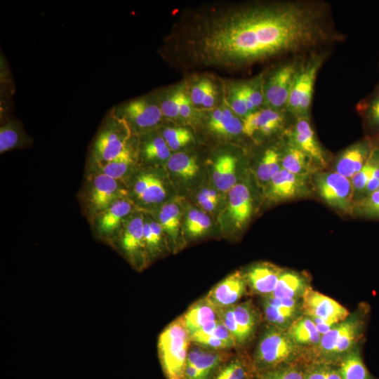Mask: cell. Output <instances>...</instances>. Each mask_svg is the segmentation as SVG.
<instances>
[{
	"mask_svg": "<svg viewBox=\"0 0 379 379\" xmlns=\"http://www.w3.org/2000/svg\"><path fill=\"white\" fill-rule=\"evenodd\" d=\"M229 104L231 109L239 116L246 117L249 113L241 85L233 86L230 91Z\"/></svg>",
	"mask_w": 379,
	"mask_h": 379,
	"instance_id": "b9f144b4",
	"label": "cell"
},
{
	"mask_svg": "<svg viewBox=\"0 0 379 379\" xmlns=\"http://www.w3.org/2000/svg\"><path fill=\"white\" fill-rule=\"evenodd\" d=\"M305 379H326L325 368H319L312 371L306 375Z\"/></svg>",
	"mask_w": 379,
	"mask_h": 379,
	"instance_id": "94428289",
	"label": "cell"
},
{
	"mask_svg": "<svg viewBox=\"0 0 379 379\" xmlns=\"http://www.w3.org/2000/svg\"><path fill=\"white\" fill-rule=\"evenodd\" d=\"M253 364L242 357L229 359L217 371L212 379H254Z\"/></svg>",
	"mask_w": 379,
	"mask_h": 379,
	"instance_id": "83f0119b",
	"label": "cell"
},
{
	"mask_svg": "<svg viewBox=\"0 0 379 379\" xmlns=\"http://www.w3.org/2000/svg\"><path fill=\"white\" fill-rule=\"evenodd\" d=\"M279 153L272 149H267L258 165L257 174L261 182H267L281 170Z\"/></svg>",
	"mask_w": 379,
	"mask_h": 379,
	"instance_id": "e575fe53",
	"label": "cell"
},
{
	"mask_svg": "<svg viewBox=\"0 0 379 379\" xmlns=\"http://www.w3.org/2000/svg\"><path fill=\"white\" fill-rule=\"evenodd\" d=\"M243 124L236 117L227 119L223 117L220 122L211 130L222 135H236L242 132Z\"/></svg>",
	"mask_w": 379,
	"mask_h": 379,
	"instance_id": "7bdbcfd3",
	"label": "cell"
},
{
	"mask_svg": "<svg viewBox=\"0 0 379 379\" xmlns=\"http://www.w3.org/2000/svg\"><path fill=\"white\" fill-rule=\"evenodd\" d=\"M378 192H379V189H378Z\"/></svg>",
	"mask_w": 379,
	"mask_h": 379,
	"instance_id": "e7e4bbea",
	"label": "cell"
},
{
	"mask_svg": "<svg viewBox=\"0 0 379 379\" xmlns=\"http://www.w3.org/2000/svg\"><path fill=\"white\" fill-rule=\"evenodd\" d=\"M305 178L281 168L270 181L268 197L273 201H282L305 194Z\"/></svg>",
	"mask_w": 379,
	"mask_h": 379,
	"instance_id": "2e32d148",
	"label": "cell"
},
{
	"mask_svg": "<svg viewBox=\"0 0 379 379\" xmlns=\"http://www.w3.org/2000/svg\"><path fill=\"white\" fill-rule=\"evenodd\" d=\"M162 137L173 150L186 145L192 139L191 133L183 128H167L163 131Z\"/></svg>",
	"mask_w": 379,
	"mask_h": 379,
	"instance_id": "8d00e7d4",
	"label": "cell"
},
{
	"mask_svg": "<svg viewBox=\"0 0 379 379\" xmlns=\"http://www.w3.org/2000/svg\"><path fill=\"white\" fill-rule=\"evenodd\" d=\"M284 122V116L278 110L272 108L255 110L244 117L242 132L252 136L259 131L269 135L280 128Z\"/></svg>",
	"mask_w": 379,
	"mask_h": 379,
	"instance_id": "ac0fdd59",
	"label": "cell"
},
{
	"mask_svg": "<svg viewBox=\"0 0 379 379\" xmlns=\"http://www.w3.org/2000/svg\"><path fill=\"white\" fill-rule=\"evenodd\" d=\"M192 105L190 98L185 93L180 105L179 116L185 119L189 118L192 111Z\"/></svg>",
	"mask_w": 379,
	"mask_h": 379,
	"instance_id": "11a10c76",
	"label": "cell"
},
{
	"mask_svg": "<svg viewBox=\"0 0 379 379\" xmlns=\"http://www.w3.org/2000/svg\"><path fill=\"white\" fill-rule=\"evenodd\" d=\"M236 321L247 340L253 333L256 323L257 314L250 302L237 303L232 306Z\"/></svg>",
	"mask_w": 379,
	"mask_h": 379,
	"instance_id": "d6a6232c",
	"label": "cell"
},
{
	"mask_svg": "<svg viewBox=\"0 0 379 379\" xmlns=\"http://www.w3.org/2000/svg\"><path fill=\"white\" fill-rule=\"evenodd\" d=\"M263 310L266 319L271 325L284 328L295 320L298 312L285 310L273 306L264 300Z\"/></svg>",
	"mask_w": 379,
	"mask_h": 379,
	"instance_id": "d590c367",
	"label": "cell"
},
{
	"mask_svg": "<svg viewBox=\"0 0 379 379\" xmlns=\"http://www.w3.org/2000/svg\"><path fill=\"white\" fill-rule=\"evenodd\" d=\"M109 110L126 124L132 135L151 131L159 124L163 117L157 94L131 100Z\"/></svg>",
	"mask_w": 379,
	"mask_h": 379,
	"instance_id": "277c9868",
	"label": "cell"
},
{
	"mask_svg": "<svg viewBox=\"0 0 379 379\" xmlns=\"http://www.w3.org/2000/svg\"><path fill=\"white\" fill-rule=\"evenodd\" d=\"M211 226V220L204 213L200 211L198 220L193 228L188 232L192 237H199L205 233Z\"/></svg>",
	"mask_w": 379,
	"mask_h": 379,
	"instance_id": "681fc988",
	"label": "cell"
},
{
	"mask_svg": "<svg viewBox=\"0 0 379 379\" xmlns=\"http://www.w3.org/2000/svg\"><path fill=\"white\" fill-rule=\"evenodd\" d=\"M287 332L299 346L317 345L321 338L314 321L307 316L300 317L294 320L288 328Z\"/></svg>",
	"mask_w": 379,
	"mask_h": 379,
	"instance_id": "484cf974",
	"label": "cell"
},
{
	"mask_svg": "<svg viewBox=\"0 0 379 379\" xmlns=\"http://www.w3.org/2000/svg\"><path fill=\"white\" fill-rule=\"evenodd\" d=\"M191 342L207 348L215 350H227V345L213 334L203 335L190 339Z\"/></svg>",
	"mask_w": 379,
	"mask_h": 379,
	"instance_id": "bcb514c9",
	"label": "cell"
},
{
	"mask_svg": "<svg viewBox=\"0 0 379 379\" xmlns=\"http://www.w3.org/2000/svg\"><path fill=\"white\" fill-rule=\"evenodd\" d=\"M364 213L379 216V192L378 190L364 197L356 204Z\"/></svg>",
	"mask_w": 379,
	"mask_h": 379,
	"instance_id": "f6af8a7d",
	"label": "cell"
},
{
	"mask_svg": "<svg viewBox=\"0 0 379 379\" xmlns=\"http://www.w3.org/2000/svg\"><path fill=\"white\" fill-rule=\"evenodd\" d=\"M252 212V199L248 187L236 184L229 191V216L232 224L241 228L248 221Z\"/></svg>",
	"mask_w": 379,
	"mask_h": 379,
	"instance_id": "d6986e66",
	"label": "cell"
},
{
	"mask_svg": "<svg viewBox=\"0 0 379 379\" xmlns=\"http://www.w3.org/2000/svg\"><path fill=\"white\" fill-rule=\"evenodd\" d=\"M32 143L31 138L25 131L22 123L13 118L8 117L4 121L0 128V153L22 148Z\"/></svg>",
	"mask_w": 379,
	"mask_h": 379,
	"instance_id": "44dd1931",
	"label": "cell"
},
{
	"mask_svg": "<svg viewBox=\"0 0 379 379\" xmlns=\"http://www.w3.org/2000/svg\"><path fill=\"white\" fill-rule=\"evenodd\" d=\"M185 93L183 89H178L159 100L163 117L171 119L179 116L180 105Z\"/></svg>",
	"mask_w": 379,
	"mask_h": 379,
	"instance_id": "74e56055",
	"label": "cell"
},
{
	"mask_svg": "<svg viewBox=\"0 0 379 379\" xmlns=\"http://www.w3.org/2000/svg\"><path fill=\"white\" fill-rule=\"evenodd\" d=\"M375 147L371 138H365L348 147L337 159V173L352 178L367 163Z\"/></svg>",
	"mask_w": 379,
	"mask_h": 379,
	"instance_id": "4fadbf2b",
	"label": "cell"
},
{
	"mask_svg": "<svg viewBox=\"0 0 379 379\" xmlns=\"http://www.w3.org/2000/svg\"><path fill=\"white\" fill-rule=\"evenodd\" d=\"M308 287L305 279L300 274L294 272H284L270 295L279 299L298 300L302 297Z\"/></svg>",
	"mask_w": 379,
	"mask_h": 379,
	"instance_id": "cb8c5ba5",
	"label": "cell"
},
{
	"mask_svg": "<svg viewBox=\"0 0 379 379\" xmlns=\"http://www.w3.org/2000/svg\"><path fill=\"white\" fill-rule=\"evenodd\" d=\"M216 91L213 83L209 84L206 93L202 101L201 105L206 108H210L213 107L215 102Z\"/></svg>",
	"mask_w": 379,
	"mask_h": 379,
	"instance_id": "db71d44e",
	"label": "cell"
},
{
	"mask_svg": "<svg viewBox=\"0 0 379 379\" xmlns=\"http://www.w3.org/2000/svg\"><path fill=\"white\" fill-rule=\"evenodd\" d=\"M338 372L342 379H371L358 348L348 352L343 358Z\"/></svg>",
	"mask_w": 379,
	"mask_h": 379,
	"instance_id": "f1b7e54d",
	"label": "cell"
},
{
	"mask_svg": "<svg viewBox=\"0 0 379 379\" xmlns=\"http://www.w3.org/2000/svg\"><path fill=\"white\" fill-rule=\"evenodd\" d=\"M140 150L142 158L147 161L168 159L171 156V149L161 135H147L141 142Z\"/></svg>",
	"mask_w": 379,
	"mask_h": 379,
	"instance_id": "4dcf8cb0",
	"label": "cell"
},
{
	"mask_svg": "<svg viewBox=\"0 0 379 379\" xmlns=\"http://www.w3.org/2000/svg\"><path fill=\"white\" fill-rule=\"evenodd\" d=\"M379 189V180L376 178L373 175L369 179L364 190L365 197L373 193Z\"/></svg>",
	"mask_w": 379,
	"mask_h": 379,
	"instance_id": "6f0895ef",
	"label": "cell"
},
{
	"mask_svg": "<svg viewBox=\"0 0 379 379\" xmlns=\"http://www.w3.org/2000/svg\"><path fill=\"white\" fill-rule=\"evenodd\" d=\"M237 159L231 154H222L213 165V179L216 187L222 192L230 191L236 185Z\"/></svg>",
	"mask_w": 379,
	"mask_h": 379,
	"instance_id": "d4e9b609",
	"label": "cell"
},
{
	"mask_svg": "<svg viewBox=\"0 0 379 379\" xmlns=\"http://www.w3.org/2000/svg\"><path fill=\"white\" fill-rule=\"evenodd\" d=\"M199 213L200 211L196 208L192 209L188 212L185 219V228L187 233L193 228V227L196 224Z\"/></svg>",
	"mask_w": 379,
	"mask_h": 379,
	"instance_id": "9f6ffc18",
	"label": "cell"
},
{
	"mask_svg": "<svg viewBox=\"0 0 379 379\" xmlns=\"http://www.w3.org/2000/svg\"><path fill=\"white\" fill-rule=\"evenodd\" d=\"M161 211L168 218V219L179 230L180 224V211L178 206L175 204H165Z\"/></svg>",
	"mask_w": 379,
	"mask_h": 379,
	"instance_id": "f907efd6",
	"label": "cell"
},
{
	"mask_svg": "<svg viewBox=\"0 0 379 379\" xmlns=\"http://www.w3.org/2000/svg\"><path fill=\"white\" fill-rule=\"evenodd\" d=\"M315 185L320 197L331 206L345 212L354 207V190L349 178L335 173H320Z\"/></svg>",
	"mask_w": 379,
	"mask_h": 379,
	"instance_id": "8992f818",
	"label": "cell"
},
{
	"mask_svg": "<svg viewBox=\"0 0 379 379\" xmlns=\"http://www.w3.org/2000/svg\"><path fill=\"white\" fill-rule=\"evenodd\" d=\"M211 82V81L208 79H203L197 82L193 86L190 97L193 105H201L203 99Z\"/></svg>",
	"mask_w": 379,
	"mask_h": 379,
	"instance_id": "c3c4849f",
	"label": "cell"
},
{
	"mask_svg": "<svg viewBox=\"0 0 379 379\" xmlns=\"http://www.w3.org/2000/svg\"><path fill=\"white\" fill-rule=\"evenodd\" d=\"M326 379H342L338 371L330 368H324Z\"/></svg>",
	"mask_w": 379,
	"mask_h": 379,
	"instance_id": "6125c7cd",
	"label": "cell"
},
{
	"mask_svg": "<svg viewBox=\"0 0 379 379\" xmlns=\"http://www.w3.org/2000/svg\"><path fill=\"white\" fill-rule=\"evenodd\" d=\"M125 191L121 187L119 180L102 172L93 179L88 192V204L93 214H98L115 201L124 198Z\"/></svg>",
	"mask_w": 379,
	"mask_h": 379,
	"instance_id": "30bf717a",
	"label": "cell"
},
{
	"mask_svg": "<svg viewBox=\"0 0 379 379\" xmlns=\"http://www.w3.org/2000/svg\"><path fill=\"white\" fill-rule=\"evenodd\" d=\"M243 88L255 109L264 101L263 84L260 81L242 84Z\"/></svg>",
	"mask_w": 379,
	"mask_h": 379,
	"instance_id": "ee69618b",
	"label": "cell"
},
{
	"mask_svg": "<svg viewBox=\"0 0 379 379\" xmlns=\"http://www.w3.org/2000/svg\"><path fill=\"white\" fill-rule=\"evenodd\" d=\"M373 175V165L370 159L364 167L352 178L354 194H364L368 181Z\"/></svg>",
	"mask_w": 379,
	"mask_h": 379,
	"instance_id": "60d3db41",
	"label": "cell"
},
{
	"mask_svg": "<svg viewBox=\"0 0 379 379\" xmlns=\"http://www.w3.org/2000/svg\"><path fill=\"white\" fill-rule=\"evenodd\" d=\"M299 347L287 331L270 324L260 335L254 354L255 371L288 363L297 356Z\"/></svg>",
	"mask_w": 379,
	"mask_h": 379,
	"instance_id": "7a4b0ae2",
	"label": "cell"
},
{
	"mask_svg": "<svg viewBox=\"0 0 379 379\" xmlns=\"http://www.w3.org/2000/svg\"><path fill=\"white\" fill-rule=\"evenodd\" d=\"M324 58L321 54L312 55L300 67L286 106L290 113L297 118L308 116L315 80Z\"/></svg>",
	"mask_w": 379,
	"mask_h": 379,
	"instance_id": "5b68a950",
	"label": "cell"
},
{
	"mask_svg": "<svg viewBox=\"0 0 379 379\" xmlns=\"http://www.w3.org/2000/svg\"><path fill=\"white\" fill-rule=\"evenodd\" d=\"M281 168L295 175L307 177L317 171V165L305 153L290 144L281 159Z\"/></svg>",
	"mask_w": 379,
	"mask_h": 379,
	"instance_id": "603a6c76",
	"label": "cell"
},
{
	"mask_svg": "<svg viewBox=\"0 0 379 379\" xmlns=\"http://www.w3.org/2000/svg\"><path fill=\"white\" fill-rule=\"evenodd\" d=\"M255 379H305L306 375L298 366L287 364L256 372Z\"/></svg>",
	"mask_w": 379,
	"mask_h": 379,
	"instance_id": "836d02e7",
	"label": "cell"
},
{
	"mask_svg": "<svg viewBox=\"0 0 379 379\" xmlns=\"http://www.w3.org/2000/svg\"><path fill=\"white\" fill-rule=\"evenodd\" d=\"M302 298V308L311 319H319L335 325L349 316L347 309L339 302L310 287L307 288Z\"/></svg>",
	"mask_w": 379,
	"mask_h": 379,
	"instance_id": "9c48e42d",
	"label": "cell"
},
{
	"mask_svg": "<svg viewBox=\"0 0 379 379\" xmlns=\"http://www.w3.org/2000/svg\"><path fill=\"white\" fill-rule=\"evenodd\" d=\"M197 199L201 206L207 211H213L217 204L207 198L202 192L199 194Z\"/></svg>",
	"mask_w": 379,
	"mask_h": 379,
	"instance_id": "680465c9",
	"label": "cell"
},
{
	"mask_svg": "<svg viewBox=\"0 0 379 379\" xmlns=\"http://www.w3.org/2000/svg\"><path fill=\"white\" fill-rule=\"evenodd\" d=\"M154 244L157 248V251L159 252L160 243L162 239V233L164 230L159 222L156 221H149Z\"/></svg>",
	"mask_w": 379,
	"mask_h": 379,
	"instance_id": "816d5d0a",
	"label": "cell"
},
{
	"mask_svg": "<svg viewBox=\"0 0 379 379\" xmlns=\"http://www.w3.org/2000/svg\"><path fill=\"white\" fill-rule=\"evenodd\" d=\"M190 342V334L182 317L168 324L160 334L158 350L167 379H184Z\"/></svg>",
	"mask_w": 379,
	"mask_h": 379,
	"instance_id": "6da1fadb",
	"label": "cell"
},
{
	"mask_svg": "<svg viewBox=\"0 0 379 379\" xmlns=\"http://www.w3.org/2000/svg\"><path fill=\"white\" fill-rule=\"evenodd\" d=\"M358 110L366 126L379 137V85L359 104Z\"/></svg>",
	"mask_w": 379,
	"mask_h": 379,
	"instance_id": "f546056e",
	"label": "cell"
},
{
	"mask_svg": "<svg viewBox=\"0 0 379 379\" xmlns=\"http://www.w3.org/2000/svg\"><path fill=\"white\" fill-rule=\"evenodd\" d=\"M131 137L126 124L109 110L91 144V161L98 168L105 165L122 152Z\"/></svg>",
	"mask_w": 379,
	"mask_h": 379,
	"instance_id": "3957f363",
	"label": "cell"
},
{
	"mask_svg": "<svg viewBox=\"0 0 379 379\" xmlns=\"http://www.w3.org/2000/svg\"><path fill=\"white\" fill-rule=\"evenodd\" d=\"M312 319L321 335L327 333L334 326L319 319Z\"/></svg>",
	"mask_w": 379,
	"mask_h": 379,
	"instance_id": "91938a15",
	"label": "cell"
},
{
	"mask_svg": "<svg viewBox=\"0 0 379 379\" xmlns=\"http://www.w3.org/2000/svg\"><path fill=\"white\" fill-rule=\"evenodd\" d=\"M218 312L221 321L232 333L237 345L246 343V340L236 321L232 306L220 309Z\"/></svg>",
	"mask_w": 379,
	"mask_h": 379,
	"instance_id": "ab89813d",
	"label": "cell"
},
{
	"mask_svg": "<svg viewBox=\"0 0 379 379\" xmlns=\"http://www.w3.org/2000/svg\"><path fill=\"white\" fill-rule=\"evenodd\" d=\"M1 103L14 94L15 86L8 62L4 56L1 55Z\"/></svg>",
	"mask_w": 379,
	"mask_h": 379,
	"instance_id": "f35d334b",
	"label": "cell"
},
{
	"mask_svg": "<svg viewBox=\"0 0 379 379\" xmlns=\"http://www.w3.org/2000/svg\"><path fill=\"white\" fill-rule=\"evenodd\" d=\"M182 318L190 335L208 323L220 319L218 310L206 298L194 302Z\"/></svg>",
	"mask_w": 379,
	"mask_h": 379,
	"instance_id": "ffe728a7",
	"label": "cell"
},
{
	"mask_svg": "<svg viewBox=\"0 0 379 379\" xmlns=\"http://www.w3.org/2000/svg\"><path fill=\"white\" fill-rule=\"evenodd\" d=\"M301 65L291 61L278 67L263 85L264 100L270 108L279 109L286 106L288 97Z\"/></svg>",
	"mask_w": 379,
	"mask_h": 379,
	"instance_id": "ba28073f",
	"label": "cell"
},
{
	"mask_svg": "<svg viewBox=\"0 0 379 379\" xmlns=\"http://www.w3.org/2000/svg\"><path fill=\"white\" fill-rule=\"evenodd\" d=\"M284 271L270 262H260L251 267L244 274L252 291L265 296L270 295Z\"/></svg>",
	"mask_w": 379,
	"mask_h": 379,
	"instance_id": "e0dca14e",
	"label": "cell"
},
{
	"mask_svg": "<svg viewBox=\"0 0 379 379\" xmlns=\"http://www.w3.org/2000/svg\"><path fill=\"white\" fill-rule=\"evenodd\" d=\"M167 165L171 171L186 180L194 178L199 172L195 159L184 152L171 154Z\"/></svg>",
	"mask_w": 379,
	"mask_h": 379,
	"instance_id": "1f68e13d",
	"label": "cell"
},
{
	"mask_svg": "<svg viewBox=\"0 0 379 379\" xmlns=\"http://www.w3.org/2000/svg\"><path fill=\"white\" fill-rule=\"evenodd\" d=\"M207 198L217 204L218 195L215 190L206 189L201 192Z\"/></svg>",
	"mask_w": 379,
	"mask_h": 379,
	"instance_id": "be15d7a7",
	"label": "cell"
},
{
	"mask_svg": "<svg viewBox=\"0 0 379 379\" xmlns=\"http://www.w3.org/2000/svg\"><path fill=\"white\" fill-rule=\"evenodd\" d=\"M134 192L140 200L146 204L159 203L166 194L162 182L152 173H143L138 178Z\"/></svg>",
	"mask_w": 379,
	"mask_h": 379,
	"instance_id": "7402d4cb",
	"label": "cell"
},
{
	"mask_svg": "<svg viewBox=\"0 0 379 379\" xmlns=\"http://www.w3.org/2000/svg\"><path fill=\"white\" fill-rule=\"evenodd\" d=\"M135 155L136 150L131 137L124 149L117 157L99 168L103 173L117 180H120L134 164Z\"/></svg>",
	"mask_w": 379,
	"mask_h": 379,
	"instance_id": "4316f807",
	"label": "cell"
},
{
	"mask_svg": "<svg viewBox=\"0 0 379 379\" xmlns=\"http://www.w3.org/2000/svg\"><path fill=\"white\" fill-rule=\"evenodd\" d=\"M291 144L308 155L317 166H325L326 159L308 117L297 118L290 132Z\"/></svg>",
	"mask_w": 379,
	"mask_h": 379,
	"instance_id": "7c38bea8",
	"label": "cell"
},
{
	"mask_svg": "<svg viewBox=\"0 0 379 379\" xmlns=\"http://www.w3.org/2000/svg\"><path fill=\"white\" fill-rule=\"evenodd\" d=\"M212 334L222 340L228 349L234 347L237 345L235 338L221 319L218 321Z\"/></svg>",
	"mask_w": 379,
	"mask_h": 379,
	"instance_id": "7dc6e473",
	"label": "cell"
},
{
	"mask_svg": "<svg viewBox=\"0 0 379 379\" xmlns=\"http://www.w3.org/2000/svg\"><path fill=\"white\" fill-rule=\"evenodd\" d=\"M246 286L244 274L235 272L215 285L206 298L218 310L232 307L244 295Z\"/></svg>",
	"mask_w": 379,
	"mask_h": 379,
	"instance_id": "8fae6325",
	"label": "cell"
},
{
	"mask_svg": "<svg viewBox=\"0 0 379 379\" xmlns=\"http://www.w3.org/2000/svg\"><path fill=\"white\" fill-rule=\"evenodd\" d=\"M143 230L144 218L137 214L128 220L120 237L122 251L133 262H145L147 250Z\"/></svg>",
	"mask_w": 379,
	"mask_h": 379,
	"instance_id": "5bb4252c",
	"label": "cell"
},
{
	"mask_svg": "<svg viewBox=\"0 0 379 379\" xmlns=\"http://www.w3.org/2000/svg\"><path fill=\"white\" fill-rule=\"evenodd\" d=\"M220 319L211 321L208 323L207 324L203 326L202 327L199 328L197 331H196L195 332L190 335V339L197 338V337L212 334Z\"/></svg>",
	"mask_w": 379,
	"mask_h": 379,
	"instance_id": "f5cc1de1",
	"label": "cell"
},
{
	"mask_svg": "<svg viewBox=\"0 0 379 379\" xmlns=\"http://www.w3.org/2000/svg\"><path fill=\"white\" fill-rule=\"evenodd\" d=\"M133 205L125 197L119 199L95 215V230L101 237L113 236L132 211Z\"/></svg>",
	"mask_w": 379,
	"mask_h": 379,
	"instance_id": "9a60e30c",
	"label": "cell"
},
{
	"mask_svg": "<svg viewBox=\"0 0 379 379\" xmlns=\"http://www.w3.org/2000/svg\"><path fill=\"white\" fill-rule=\"evenodd\" d=\"M230 359L225 350H215L199 345L190 347L184 379H212Z\"/></svg>",
	"mask_w": 379,
	"mask_h": 379,
	"instance_id": "52a82bcc",
	"label": "cell"
}]
</instances>
